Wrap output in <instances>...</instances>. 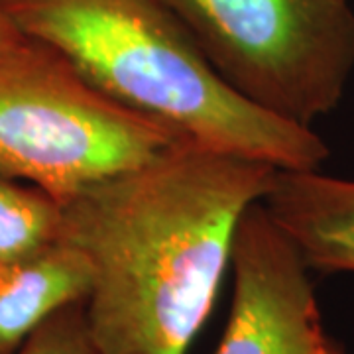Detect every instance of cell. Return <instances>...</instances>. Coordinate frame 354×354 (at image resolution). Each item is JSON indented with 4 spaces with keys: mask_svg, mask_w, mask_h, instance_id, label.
Listing matches in <instances>:
<instances>
[{
    "mask_svg": "<svg viewBox=\"0 0 354 354\" xmlns=\"http://www.w3.org/2000/svg\"><path fill=\"white\" fill-rule=\"evenodd\" d=\"M30 38L64 53L118 104L213 150L278 169H319L329 146L311 127L254 106L199 50L164 0H6Z\"/></svg>",
    "mask_w": 354,
    "mask_h": 354,
    "instance_id": "cell-2",
    "label": "cell"
},
{
    "mask_svg": "<svg viewBox=\"0 0 354 354\" xmlns=\"http://www.w3.org/2000/svg\"><path fill=\"white\" fill-rule=\"evenodd\" d=\"M91 283L85 254L65 241L0 264V354H16L51 315L85 301Z\"/></svg>",
    "mask_w": 354,
    "mask_h": 354,
    "instance_id": "cell-7",
    "label": "cell"
},
{
    "mask_svg": "<svg viewBox=\"0 0 354 354\" xmlns=\"http://www.w3.org/2000/svg\"><path fill=\"white\" fill-rule=\"evenodd\" d=\"M16 354H101L88 333L85 301L51 315Z\"/></svg>",
    "mask_w": 354,
    "mask_h": 354,
    "instance_id": "cell-9",
    "label": "cell"
},
{
    "mask_svg": "<svg viewBox=\"0 0 354 354\" xmlns=\"http://www.w3.org/2000/svg\"><path fill=\"white\" fill-rule=\"evenodd\" d=\"M199 50L254 106L311 127L354 71L351 0H164Z\"/></svg>",
    "mask_w": 354,
    "mask_h": 354,
    "instance_id": "cell-4",
    "label": "cell"
},
{
    "mask_svg": "<svg viewBox=\"0 0 354 354\" xmlns=\"http://www.w3.org/2000/svg\"><path fill=\"white\" fill-rule=\"evenodd\" d=\"M64 209L48 191L0 171V264L62 241Z\"/></svg>",
    "mask_w": 354,
    "mask_h": 354,
    "instance_id": "cell-8",
    "label": "cell"
},
{
    "mask_svg": "<svg viewBox=\"0 0 354 354\" xmlns=\"http://www.w3.org/2000/svg\"><path fill=\"white\" fill-rule=\"evenodd\" d=\"M262 203L311 272L354 274V179L279 169Z\"/></svg>",
    "mask_w": 354,
    "mask_h": 354,
    "instance_id": "cell-6",
    "label": "cell"
},
{
    "mask_svg": "<svg viewBox=\"0 0 354 354\" xmlns=\"http://www.w3.org/2000/svg\"><path fill=\"white\" fill-rule=\"evenodd\" d=\"M30 36L18 26L6 6V0H0V65L16 57L30 44Z\"/></svg>",
    "mask_w": 354,
    "mask_h": 354,
    "instance_id": "cell-10",
    "label": "cell"
},
{
    "mask_svg": "<svg viewBox=\"0 0 354 354\" xmlns=\"http://www.w3.org/2000/svg\"><path fill=\"white\" fill-rule=\"evenodd\" d=\"M177 142L183 138L106 97L39 39L0 65V171L59 203Z\"/></svg>",
    "mask_w": 354,
    "mask_h": 354,
    "instance_id": "cell-3",
    "label": "cell"
},
{
    "mask_svg": "<svg viewBox=\"0 0 354 354\" xmlns=\"http://www.w3.org/2000/svg\"><path fill=\"white\" fill-rule=\"evenodd\" d=\"M278 167L177 142L62 203V241L85 254L101 354H187L215 305L242 215Z\"/></svg>",
    "mask_w": 354,
    "mask_h": 354,
    "instance_id": "cell-1",
    "label": "cell"
},
{
    "mask_svg": "<svg viewBox=\"0 0 354 354\" xmlns=\"http://www.w3.org/2000/svg\"><path fill=\"white\" fill-rule=\"evenodd\" d=\"M230 266L234 293L215 354H346L323 325L311 268L264 203L242 215Z\"/></svg>",
    "mask_w": 354,
    "mask_h": 354,
    "instance_id": "cell-5",
    "label": "cell"
}]
</instances>
